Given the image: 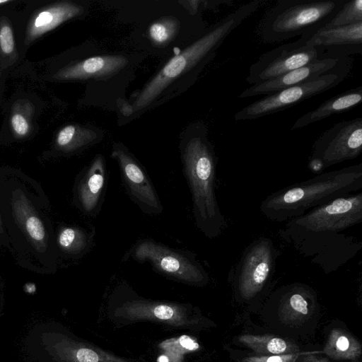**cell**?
<instances>
[{
    "instance_id": "34",
    "label": "cell",
    "mask_w": 362,
    "mask_h": 362,
    "mask_svg": "<svg viewBox=\"0 0 362 362\" xmlns=\"http://www.w3.org/2000/svg\"><path fill=\"white\" fill-rule=\"evenodd\" d=\"M314 352H309L303 356L302 362H329L327 358L314 355Z\"/></svg>"
},
{
    "instance_id": "35",
    "label": "cell",
    "mask_w": 362,
    "mask_h": 362,
    "mask_svg": "<svg viewBox=\"0 0 362 362\" xmlns=\"http://www.w3.org/2000/svg\"><path fill=\"white\" fill-rule=\"evenodd\" d=\"M159 362H168V358L165 356H160L158 358Z\"/></svg>"
},
{
    "instance_id": "32",
    "label": "cell",
    "mask_w": 362,
    "mask_h": 362,
    "mask_svg": "<svg viewBox=\"0 0 362 362\" xmlns=\"http://www.w3.org/2000/svg\"><path fill=\"white\" fill-rule=\"evenodd\" d=\"M180 342L184 348L189 351H196L199 348V345L197 342L185 335L180 338Z\"/></svg>"
},
{
    "instance_id": "37",
    "label": "cell",
    "mask_w": 362,
    "mask_h": 362,
    "mask_svg": "<svg viewBox=\"0 0 362 362\" xmlns=\"http://www.w3.org/2000/svg\"><path fill=\"white\" fill-rule=\"evenodd\" d=\"M352 362H359L358 360L352 361Z\"/></svg>"
},
{
    "instance_id": "5",
    "label": "cell",
    "mask_w": 362,
    "mask_h": 362,
    "mask_svg": "<svg viewBox=\"0 0 362 362\" xmlns=\"http://www.w3.org/2000/svg\"><path fill=\"white\" fill-rule=\"evenodd\" d=\"M346 1L280 0L262 21V38L275 42L300 36L305 43L329 23Z\"/></svg>"
},
{
    "instance_id": "3",
    "label": "cell",
    "mask_w": 362,
    "mask_h": 362,
    "mask_svg": "<svg viewBox=\"0 0 362 362\" xmlns=\"http://www.w3.org/2000/svg\"><path fill=\"white\" fill-rule=\"evenodd\" d=\"M206 135L191 137L182 151L183 174L192 201V214L197 229L209 239L218 237L226 227L216 195L217 159Z\"/></svg>"
},
{
    "instance_id": "27",
    "label": "cell",
    "mask_w": 362,
    "mask_h": 362,
    "mask_svg": "<svg viewBox=\"0 0 362 362\" xmlns=\"http://www.w3.org/2000/svg\"><path fill=\"white\" fill-rule=\"evenodd\" d=\"M362 22V0H347L325 28L339 27Z\"/></svg>"
},
{
    "instance_id": "10",
    "label": "cell",
    "mask_w": 362,
    "mask_h": 362,
    "mask_svg": "<svg viewBox=\"0 0 362 362\" xmlns=\"http://www.w3.org/2000/svg\"><path fill=\"white\" fill-rule=\"evenodd\" d=\"M362 152V118L339 122L325 132L314 143L308 161L313 173L346 160Z\"/></svg>"
},
{
    "instance_id": "20",
    "label": "cell",
    "mask_w": 362,
    "mask_h": 362,
    "mask_svg": "<svg viewBox=\"0 0 362 362\" xmlns=\"http://www.w3.org/2000/svg\"><path fill=\"white\" fill-rule=\"evenodd\" d=\"M361 102L362 86H359L327 100L315 109L305 113L296 119L291 129H300L331 115L349 111L360 105Z\"/></svg>"
},
{
    "instance_id": "22",
    "label": "cell",
    "mask_w": 362,
    "mask_h": 362,
    "mask_svg": "<svg viewBox=\"0 0 362 362\" xmlns=\"http://www.w3.org/2000/svg\"><path fill=\"white\" fill-rule=\"evenodd\" d=\"M98 136L93 131L79 125L69 124L57 133L53 151L54 155H71L92 144Z\"/></svg>"
},
{
    "instance_id": "4",
    "label": "cell",
    "mask_w": 362,
    "mask_h": 362,
    "mask_svg": "<svg viewBox=\"0 0 362 362\" xmlns=\"http://www.w3.org/2000/svg\"><path fill=\"white\" fill-rule=\"evenodd\" d=\"M261 3L260 0H254L242 5L180 54L172 57L139 93L131 112L146 107L182 74L214 57L216 49L226 37L253 13Z\"/></svg>"
},
{
    "instance_id": "15",
    "label": "cell",
    "mask_w": 362,
    "mask_h": 362,
    "mask_svg": "<svg viewBox=\"0 0 362 362\" xmlns=\"http://www.w3.org/2000/svg\"><path fill=\"white\" fill-rule=\"evenodd\" d=\"M305 45L314 47L319 59L348 57L362 53V22L339 27L323 28Z\"/></svg>"
},
{
    "instance_id": "8",
    "label": "cell",
    "mask_w": 362,
    "mask_h": 362,
    "mask_svg": "<svg viewBox=\"0 0 362 362\" xmlns=\"http://www.w3.org/2000/svg\"><path fill=\"white\" fill-rule=\"evenodd\" d=\"M127 256L140 263L148 262L160 274L188 284L204 286L209 280L195 253L172 248L152 239L138 240Z\"/></svg>"
},
{
    "instance_id": "12",
    "label": "cell",
    "mask_w": 362,
    "mask_h": 362,
    "mask_svg": "<svg viewBox=\"0 0 362 362\" xmlns=\"http://www.w3.org/2000/svg\"><path fill=\"white\" fill-rule=\"evenodd\" d=\"M318 57L314 47L298 39L259 56L250 66L246 81L252 86L262 83L319 59Z\"/></svg>"
},
{
    "instance_id": "6",
    "label": "cell",
    "mask_w": 362,
    "mask_h": 362,
    "mask_svg": "<svg viewBox=\"0 0 362 362\" xmlns=\"http://www.w3.org/2000/svg\"><path fill=\"white\" fill-rule=\"evenodd\" d=\"M361 221L362 192L359 191L338 197L286 221L280 233L284 238L339 233Z\"/></svg>"
},
{
    "instance_id": "2",
    "label": "cell",
    "mask_w": 362,
    "mask_h": 362,
    "mask_svg": "<svg viewBox=\"0 0 362 362\" xmlns=\"http://www.w3.org/2000/svg\"><path fill=\"white\" fill-rule=\"evenodd\" d=\"M362 189V163L319 173L279 189L264 199L261 213L269 220L288 221L308 211Z\"/></svg>"
},
{
    "instance_id": "36",
    "label": "cell",
    "mask_w": 362,
    "mask_h": 362,
    "mask_svg": "<svg viewBox=\"0 0 362 362\" xmlns=\"http://www.w3.org/2000/svg\"><path fill=\"white\" fill-rule=\"evenodd\" d=\"M10 0H0V6L10 3Z\"/></svg>"
},
{
    "instance_id": "7",
    "label": "cell",
    "mask_w": 362,
    "mask_h": 362,
    "mask_svg": "<svg viewBox=\"0 0 362 362\" xmlns=\"http://www.w3.org/2000/svg\"><path fill=\"white\" fill-rule=\"evenodd\" d=\"M351 64L349 57L342 58L334 68L313 80L280 90L254 101L238 111L234 119L236 122L256 119L284 110L327 91L346 78Z\"/></svg>"
},
{
    "instance_id": "28",
    "label": "cell",
    "mask_w": 362,
    "mask_h": 362,
    "mask_svg": "<svg viewBox=\"0 0 362 362\" xmlns=\"http://www.w3.org/2000/svg\"><path fill=\"white\" fill-rule=\"evenodd\" d=\"M308 353H301L299 351L286 354L247 356L243 358L240 362H296L300 356Z\"/></svg>"
},
{
    "instance_id": "1",
    "label": "cell",
    "mask_w": 362,
    "mask_h": 362,
    "mask_svg": "<svg viewBox=\"0 0 362 362\" xmlns=\"http://www.w3.org/2000/svg\"><path fill=\"white\" fill-rule=\"evenodd\" d=\"M0 211L17 264L38 274H55V230L41 185L18 169L0 167Z\"/></svg>"
},
{
    "instance_id": "24",
    "label": "cell",
    "mask_w": 362,
    "mask_h": 362,
    "mask_svg": "<svg viewBox=\"0 0 362 362\" xmlns=\"http://www.w3.org/2000/svg\"><path fill=\"white\" fill-rule=\"evenodd\" d=\"M238 341L262 355H277L299 352V348L285 339L267 334H243Z\"/></svg>"
},
{
    "instance_id": "21",
    "label": "cell",
    "mask_w": 362,
    "mask_h": 362,
    "mask_svg": "<svg viewBox=\"0 0 362 362\" xmlns=\"http://www.w3.org/2000/svg\"><path fill=\"white\" fill-rule=\"evenodd\" d=\"M94 233L74 225H60L55 231L59 257L79 259L90 249Z\"/></svg>"
},
{
    "instance_id": "18",
    "label": "cell",
    "mask_w": 362,
    "mask_h": 362,
    "mask_svg": "<svg viewBox=\"0 0 362 362\" xmlns=\"http://www.w3.org/2000/svg\"><path fill=\"white\" fill-rule=\"evenodd\" d=\"M315 307V296L306 285L293 284L281 293L279 314L286 323L300 322L307 320Z\"/></svg>"
},
{
    "instance_id": "19",
    "label": "cell",
    "mask_w": 362,
    "mask_h": 362,
    "mask_svg": "<svg viewBox=\"0 0 362 362\" xmlns=\"http://www.w3.org/2000/svg\"><path fill=\"white\" fill-rule=\"evenodd\" d=\"M83 8L71 2L52 4L36 13L30 20L25 33V42L30 43L54 30L65 21L81 13Z\"/></svg>"
},
{
    "instance_id": "26",
    "label": "cell",
    "mask_w": 362,
    "mask_h": 362,
    "mask_svg": "<svg viewBox=\"0 0 362 362\" xmlns=\"http://www.w3.org/2000/svg\"><path fill=\"white\" fill-rule=\"evenodd\" d=\"M180 23L174 17H165L154 22L148 28V36L156 46L168 44L177 35Z\"/></svg>"
},
{
    "instance_id": "29",
    "label": "cell",
    "mask_w": 362,
    "mask_h": 362,
    "mask_svg": "<svg viewBox=\"0 0 362 362\" xmlns=\"http://www.w3.org/2000/svg\"><path fill=\"white\" fill-rule=\"evenodd\" d=\"M0 49L6 55H10L15 51L13 30L7 23H3L0 26Z\"/></svg>"
},
{
    "instance_id": "33",
    "label": "cell",
    "mask_w": 362,
    "mask_h": 362,
    "mask_svg": "<svg viewBox=\"0 0 362 362\" xmlns=\"http://www.w3.org/2000/svg\"><path fill=\"white\" fill-rule=\"evenodd\" d=\"M0 246L4 247L11 250V246L9 243V239L8 235L5 231V228L3 225L1 211H0Z\"/></svg>"
},
{
    "instance_id": "13",
    "label": "cell",
    "mask_w": 362,
    "mask_h": 362,
    "mask_svg": "<svg viewBox=\"0 0 362 362\" xmlns=\"http://www.w3.org/2000/svg\"><path fill=\"white\" fill-rule=\"evenodd\" d=\"M111 156L119 165L121 180L130 199L146 214H160L163 206L140 163L121 144L114 146Z\"/></svg>"
},
{
    "instance_id": "23",
    "label": "cell",
    "mask_w": 362,
    "mask_h": 362,
    "mask_svg": "<svg viewBox=\"0 0 362 362\" xmlns=\"http://www.w3.org/2000/svg\"><path fill=\"white\" fill-rule=\"evenodd\" d=\"M322 352L335 360H358L362 354L360 342L350 333L333 329Z\"/></svg>"
},
{
    "instance_id": "25",
    "label": "cell",
    "mask_w": 362,
    "mask_h": 362,
    "mask_svg": "<svg viewBox=\"0 0 362 362\" xmlns=\"http://www.w3.org/2000/svg\"><path fill=\"white\" fill-rule=\"evenodd\" d=\"M34 107L28 100H19L13 107L10 123L13 135L18 139L26 137L31 130Z\"/></svg>"
},
{
    "instance_id": "9",
    "label": "cell",
    "mask_w": 362,
    "mask_h": 362,
    "mask_svg": "<svg viewBox=\"0 0 362 362\" xmlns=\"http://www.w3.org/2000/svg\"><path fill=\"white\" fill-rule=\"evenodd\" d=\"M279 251L272 239L261 236L243 251L233 269L235 291L243 300H251L267 286L276 270Z\"/></svg>"
},
{
    "instance_id": "17",
    "label": "cell",
    "mask_w": 362,
    "mask_h": 362,
    "mask_svg": "<svg viewBox=\"0 0 362 362\" xmlns=\"http://www.w3.org/2000/svg\"><path fill=\"white\" fill-rule=\"evenodd\" d=\"M127 62L122 55L93 57L59 70L54 77L58 80L107 78L125 67Z\"/></svg>"
},
{
    "instance_id": "11",
    "label": "cell",
    "mask_w": 362,
    "mask_h": 362,
    "mask_svg": "<svg viewBox=\"0 0 362 362\" xmlns=\"http://www.w3.org/2000/svg\"><path fill=\"white\" fill-rule=\"evenodd\" d=\"M300 254L329 274L351 259L361 248V243L342 233L291 236L284 238Z\"/></svg>"
},
{
    "instance_id": "14",
    "label": "cell",
    "mask_w": 362,
    "mask_h": 362,
    "mask_svg": "<svg viewBox=\"0 0 362 362\" xmlns=\"http://www.w3.org/2000/svg\"><path fill=\"white\" fill-rule=\"evenodd\" d=\"M107 185L105 159L98 154L76 177L72 190L74 206L86 216H97L104 202Z\"/></svg>"
},
{
    "instance_id": "30",
    "label": "cell",
    "mask_w": 362,
    "mask_h": 362,
    "mask_svg": "<svg viewBox=\"0 0 362 362\" xmlns=\"http://www.w3.org/2000/svg\"><path fill=\"white\" fill-rule=\"evenodd\" d=\"M74 358L77 362H98L99 361L97 353L87 348H80L74 351Z\"/></svg>"
},
{
    "instance_id": "31",
    "label": "cell",
    "mask_w": 362,
    "mask_h": 362,
    "mask_svg": "<svg viewBox=\"0 0 362 362\" xmlns=\"http://www.w3.org/2000/svg\"><path fill=\"white\" fill-rule=\"evenodd\" d=\"M153 312L156 317L165 320L172 318L175 314L174 308L167 304L156 305L154 306Z\"/></svg>"
},
{
    "instance_id": "16",
    "label": "cell",
    "mask_w": 362,
    "mask_h": 362,
    "mask_svg": "<svg viewBox=\"0 0 362 362\" xmlns=\"http://www.w3.org/2000/svg\"><path fill=\"white\" fill-rule=\"evenodd\" d=\"M340 59H322L315 60L274 79L252 85L244 90L239 98H245L261 95H267L280 90L313 80L334 68Z\"/></svg>"
}]
</instances>
